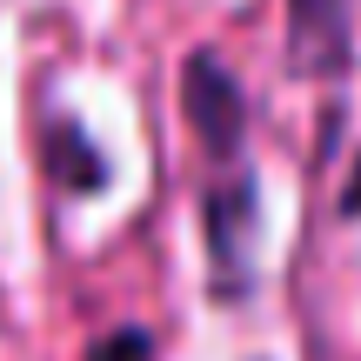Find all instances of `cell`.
<instances>
[{"mask_svg":"<svg viewBox=\"0 0 361 361\" xmlns=\"http://www.w3.org/2000/svg\"><path fill=\"white\" fill-rule=\"evenodd\" d=\"M180 114H188L194 141H201L214 161H234V154H241L247 107H241L234 74L214 61V54H188V67H180Z\"/></svg>","mask_w":361,"mask_h":361,"instance_id":"cell-1","label":"cell"},{"mask_svg":"<svg viewBox=\"0 0 361 361\" xmlns=\"http://www.w3.org/2000/svg\"><path fill=\"white\" fill-rule=\"evenodd\" d=\"M255 174L234 168L228 180H214L207 194V268H214V288L221 295H241L247 288V255H255Z\"/></svg>","mask_w":361,"mask_h":361,"instance_id":"cell-2","label":"cell"},{"mask_svg":"<svg viewBox=\"0 0 361 361\" xmlns=\"http://www.w3.org/2000/svg\"><path fill=\"white\" fill-rule=\"evenodd\" d=\"M288 61L301 74H335L348 61V7L341 0H288Z\"/></svg>","mask_w":361,"mask_h":361,"instance_id":"cell-3","label":"cell"},{"mask_svg":"<svg viewBox=\"0 0 361 361\" xmlns=\"http://www.w3.org/2000/svg\"><path fill=\"white\" fill-rule=\"evenodd\" d=\"M47 168L61 188H74V194H94L107 180V161L87 147V134L74 128V121H54V141H47Z\"/></svg>","mask_w":361,"mask_h":361,"instance_id":"cell-4","label":"cell"},{"mask_svg":"<svg viewBox=\"0 0 361 361\" xmlns=\"http://www.w3.org/2000/svg\"><path fill=\"white\" fill-rule=\"evenodd\" d=\"M94 361H147V335H114V341H101Z\"/></svg>","mask_w":361,"mask_h":361,"instance_id":"cell-5","label":"cell"},{"mask_svg":"<svg viewBox=\"0 0 361 361\" xmlns=\"http://www.w3.org/2000/svg\"><path fill=\"white\" fill-rule=\"evenodd\" d=\"M341 214H361V168H355V180H348V194H341Z\"/></svg>","mask_w":361,"mask_h":361,"instance_id":"cell-6","label":"cell"}]
</instances>
